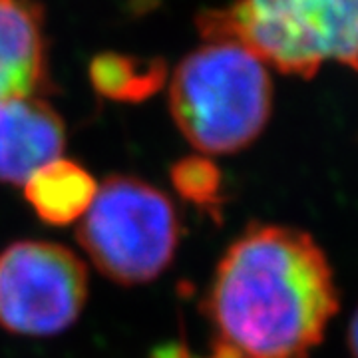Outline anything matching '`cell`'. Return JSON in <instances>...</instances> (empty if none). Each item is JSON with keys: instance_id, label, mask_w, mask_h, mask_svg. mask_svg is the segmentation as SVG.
<instances>
[{"instance_id": "cell-1", "label": "cell", "mask_w": 358, "mask_h": 358, "mask_svg": "<svg viewBox=\"0 0 358 358\" xmlns=\"http://www.w3.org/2000/svg\"><path fill=\"white\" fill-rule=\"evenodd\" d=\"M338 305L331 261L310 233L253 223L221 257L201 310L213 358H310Z\"/></svg>"}, {"instance_id": "cell-2", "label": "cell", "mask_w": 358, "mask_h": 358, "mask_svg": "<svg viewBox=\"0 0 358 358\" xmlns=\"http://www.w3.org/2000/svg\"><path fill=\"white\" fill-rule=\"evenodd\" d=\"M169 110L179 131L199 152H241L263 134L271 117L267 64L237 40H205L176 68Z\"/></svg>"}, {"instance_id": "cell-3", "label": "cell", "mask_w": 358, "mask_h": 358, "mask_svg": "<svg viewBox=\"0 0 358 358\" xmlns=\"http://www.w3.org/2000/svg\"><path fill=\"white\" fill-rule=\"evenodd\" d=\"M203 40L241 42L282 74L310 80L324 62L358 72V0H235L197 16Z\"/></svg>"}, {"instance_id": "cell-4", "label": "cell", "mask_w": 358, "mask_h": 358, "mask_svg": "<svg viewBox=\"0 0 358 358\" xmlns=\"http://www.w3.org/2000/svg\"><path fill=\"white\" fill-rule=\"evenodd\" d=\"M179 235L171 199L129 176L103 181L76 233L94 267L124 287L157 279L176 257Z\"/></svg>"}, {"instance_id": "cell-5", "label": "cell", "mask_w": 358, "mask_h": 358, "mask_svg": "<svg viewBox=\"0 0 358 358\" xmlns=\"http://www.w3.org/2000/svg\"><path fill=\"white\" fill-rule=\"evenodd\" d=\"M88 299V268L64 245L16 241L0 251V327L50 336L72 327Z\"/></svg>"}, {"instance_id": "cell-6", "label": "cell", "mask_w": 358, "mask_h": 358, "mask_svg": "<svg viewBox=\"0 0 358 358\" xmlns=\"http://www.w3.org/2000/svg\"><path fill=\"white\" fill-rule=\"evenodd\" d=\"M66 126L42 96L0 102V183L24 185L64 152Z\"/></svg>"}, {"instance_id": "cell-7", "label": "cell", "mask_w": 358, "mask_h": 358, "mask_svg": "<svg viewBox=\"0 0 358 358\" xmlns=\"http://www.w3.org/2000/svg\"><path fill=\"white\" fill-rule=\"evenodd\" d=\"M50 90L46 16L36 0H0V102Z\"/></svg>"}, {"instance_id": "cell-8", "label": "cell", "mask_w": 358, "mask_h": 358, "mask_svg": "<svg viewBox=\"0 0 358 358\" xmlns=\"http://www.w3.org/2000/svg\"><path fill=\"white\" fill-rule=\"evenodd\" d=\"M98 193L96 179L70 159H54L24 183V197L44 223L64 227L86 215Z\"/></svg>"}, {"instance_id": "cell-9", "label": "cell", "mask_w": 358, "mask_h": 358, "mask_svg": "<svg viewBox=\"0 0 358 358\" xmlns=\"http://www.w3.org/2000/svg\"><path fill=\"white\" fill-rule=\"evenodd\" d=\"M92 88L114 102H143L166 84L167 64L162 58H140L102 52L88 66Z\"/></svg>"}, {"instance_id": "cell-10", "label": "cell", "mask_w": 358, "mask_h": 358, "mask_svg": "<svg viewBox=\"0 0 358 358\" xmlns=\"http://www.w3.org/2000/svg\"><path fill=\"white\" fill-rule=\"evenodd\" d=\"M173 189L195 207L209 211L217 217L225 203L223 195V173L215 162L203 155L181 157L169 169Z\"/></svg>"}, {"instance_id": "cell-11", "label": "cell", "mask_w": 358, "mask_h": 358, "mask_svg": "<svg viewBox=\"0 0 358 358\" xmlns=\"http://www.w3.org/2000/svg\"><path fill=\"white\" fill-rule=\"evenodd\" d=\"M150 358H192V352L183 341H171L155 346Z\"/></svg>"}, {"instance_id": "cell-12", "label": "cell", "mask_w": 358, "mask_h": 358, "mask_svg": "<svg viewBox=\"0 0 358 358\" xmlns=\"http://www.w3.org/2000/svg\"><path fill=\"white\" fill-rule=\"evenodd\" d=\"M346 343H348V350L352 358H358V307L350 319V324H348V334H346Z\"/></svg>"}]
</instances>
